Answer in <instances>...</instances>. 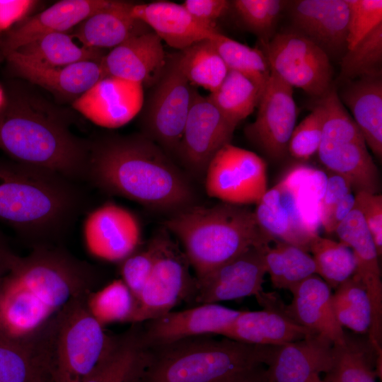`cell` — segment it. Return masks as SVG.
<instances>
[{
	"label": "cell",
	"instance_id": "cell-28",
	"mask_svg": "<svg viewBox=\"0 0 382 382\" xmlns=\"http://www.w3.org/2000/svg\"><path fill=\"white\" fill-rule=\"evenodd\" d=\"M292 301L287 311L301 325L332 344L344 340L345 332L337 321L331 303V288L316 274L290 290Z\"/></svg>",
	"mask_w": 382,
	"mask_h": 382
},
{
	"label": "cell",
	"instance_id": "cell-17",
	"mask_svg": "<svg viewBox=\"0 0 382 382\" xmlns=\"http://www.w3.org/2000/svg\"><path fill=\"white\" fill-rule=\"evenodd\" d=\"M340 242L352 251L354 274L364 286L371 305V325L367 335L374 350L382 354V282L378 253L361 212L356 207L335 229Z\"/></svg>",
	"mask_w": 382,
	"mask_h": 382
},
{
	"label": "cell",
	"instance_id": "cell-55",
	"mask_svg": "<svg viewBox=\"0 0 382 382\" xmlns=\"http://www.w3.org/2000/svg\"><path fill=\"white\" fill-rule=\"evenodd\" d=\"M6 105V98L2 88L0 86V112H1Z\"/></svg>",
	"mask_w": 382,
	"mask_h": 382
},
{
	"label": "cell",
	"instance_id": "cell-16",
	"mask_svg": "<svg viewBox=\"0 0 382 382\" xmlns=\"http://www.w3.org/2000/svg\"><path fill=\"white\" fill-rule=\"evenodd\" d=\"M86 247L93 256L109 262H122L140 246L141 228L129 210L108 202L86 216L83 226Z\"/></svg>",
	"mask_w": 382,
	"mask_h": 382
},
{
	"label": "cell",
	"instance_id": "cell-51",
	"mask_svg": "<svg viewBox=\"0 0 382 382\" xmlns=\"http://www.w3.org/2000/svg\"><path fill=\"white\" fill-rule=\"evenodd\" d=\"M355 207V197L349 193L333 208L326 220L321 224L327 233H335L339 224L348 216Z\"/></svg>",
	"mask_w": 382,
	"mask_h": 382
},
{
	"label": "cell",
	"instance_id": "cell-25",
	"mask_svg": "<svg viewBox=\"0 0 382 382\" xmlns=\"http://www.w3.org/2000/svg\"><path fill=\"white\" fill-rule=\"evenodd\" d=\"M296 27L328 54L347 47L349 6L347 0H301L291 11Z\"/></svg>",
	"mask_w": 382,
	"mask_h": 382
},
{
	"label": "cell",
	"instance_id": "cell-36",
	"mask_svg": "<svg viewBox=\"0 0 382 382\" xmlns=\"http://www.w3.org/2000/svg\"><path fill=\"white\" fill-rule=\"evenodd\" d=\"M260 96V90L250 79L228 70L220 86L207 98L228 121L237 126L253 112Z\"/></svg>",
	"mask_w": 382,
	"mask_h": 382
},
{
	"label": "cell",
	"instance_id": "cell-13",
	"mask_svg": "<svg viewBox=\"0 0 382 382\" xmlns=\"http://www.w3.org/2000/svg\"><path fill=\"white\" fill-rule=\"evenodd\" d=\"M210 197L236 205L257 204L267 192V164L255 153L231 144L222 147L204 175Z\"/></svg>",
	"mask_w": 382,
	"mask_h": 382
},
{
	"label": "cell",
	"instance_id": "cell-30",
	"mask_svg": "<svg viewBox=\"0 0 382 382\" xmlns=\"http://www.w3.org/2000/svg\"><path fill=\"white\" fill-rule=\"evenodd\" d=\"M132 3L112 1L105 8L78 25L73 37L83 47L103 50L114 48L127 40L151 30L131 14Z\"/></svg>",
	"mask_w": 382,
	"mask_h": 382
},
{
	"label": "cell",
	"instance_id": "cell-4",
	"mask_svg": "<svg viewBox=\"0 0 382 382\" xmlns=\"http://www.w3.org/2000/svg\"><path fill=\"white\" fill-rule=\"evenodd\" d=\"M164 226L180 242L197 280L248 249L275 241L261 229L250 209L222 202L176 212Z\"/></svg>",
	"mask_w": 382,
	"mask_h": 382
},
{
	"label": "cell",
	"instance_id": "cell-22",
	"mask_svg": "<svg viewBox=\"0 0 382 382\" xmlns=\"http://www.w3.org/2000/svg\"><path fill=\"white\" fill-rule=\"evenodd\" d=\"M332 345L326 337L310 333L298 341L265 345L264 365L272 382H306L312 374L330 369Z\"/></svg>",
	"mask_w": 382,
	"mask_h": 382
},
{
	"label": "cell",
	"instance_id": "cell-9",
	"mask_svg": "<svg viewBox=\"0 0 382 382\" xmlns=\"http://www.w3.org/2000/svg\"><path fill=\"white\" fill-rule=\"evenodd\" d=\"M324 109L322 140L318 151L330 173L346 178L352 191L378 194L379 173L356 123L332 86L320 98Z\"/></svg>",
	"mask_w": 382,
	"mask_h": 382
},
{
	"label": "cell",
	"instance_id": "cell-23",
	"mask_svg": "<svg viewBox=\"0 0 382 382\" xmlns=\"http://www.w3.org/2000/svg\"><path fill=\"white\" fill-rule=\"evenodd\" d=\"M167 61L162 40L152 30L132 37L112 48L101 60L106 76L153 87Z\"/></svg>",
	"mask_w": 382,
	"mask_h": 382
},
{
	"label": "cell",
	"instance_id": "cell-43",
	"mask_svg": "<svg viewBox=\"0 0 382 382\" xmlns=\"http://www.w3.org/2000/svg\"><path fill=\"white\" fill-rule=\"evenodd\" d=\"M166 233L167 231L158 232L144 248L137 250L122 261V280L137 303L154 267Z\"/></svg>",
	"mask_w": 382,
	"mask_h": 382
},
{
	"label": "cell",
	"instance_id": "cell-50",
	"mask_svg": "<svg viewBox=\"0 0 382 382\" xmlns=\"http://www.w3.org/2000/svg\"><path fill=\"white\" fill-rule=\"evenodd\" d=\"M36 3L33 0H0V34L25 18Z\"/></svg>",
	"mask_w": 382,
	"mask_h": 382
},
{
	"label": "cell",
	"instance_id": "cell-31",
	"mask_svg": "<svg viewBox=\"0 0 382 382\" xmlns=\"http://www.w3.org/2000/svg\"><path fill=\"white\" fill-rule=\"evenodd\" d=\"M340 100L352 112L366 145L382 156V81L381 76L357 79L342 91Z\"/></svg>",
	"mask_w": 382,
	"mask_h": 382
},
{
	"label": "cell",
	"instance_id": "cell-11",
	"mask_svg": "<svg viewBox=\"0 0 382 382\" xmlns=\"http://www.w3.org/2000/svg\"><path fill=\"white\" fill-rule=\"evenodd\" d=\"M152 88L143 117V134L171 157L180 141L195 90L182 72L178 53L167 57Z\"/></svg>",
	"mask_w": 382,
	"mask_h": 382
},
{
	"label": "cell",
	"instance_id": "cell-8",
	"mask_svg": "<svg viewBox=\"0 0 382 382\" xmlns=\"http://www.w3.org/2000/svg\"><path fill=\"white\" fill-rule=\"evenodd\" d=\"M326 180L323 172L313 168L290 169L256 204L253 212L261 229L309 253L311 240L318 235Z\"/></svg>",
	"mask_w": 382,
	"mask_h": 382
},
{
	"label": "cell",
	"instance_id": "cell-32",
	"mask_svg": "<svg viewBox=\"0 0 382 382\" xmlns=\"http://www.w3.org/2000/svg\"><path fill=\"white\" fill-rule=\"evenodd\" d=\"M379 357L367 335L345 332L344 340L332 345V364L325 373L328 382H376Z\"/></svg>",
	"mask_w": 382,
	"mask_h": 382
},
{
	"label": "cell",
	"instance_id": "cell-19",
	"mask_svg": "<svg viewBox=\"0 0 382 382\" xmlns=\"http://www.w3.org/2000/svg\"><path fill=\"white\" fill-rule=\"evenodd\" d=\"M242 311L217 303L197 305L180 311H169L141 323L142 336L148 347L199 335H221Z\"/></svg>",
	"mask_w": 382,
	"mask_h": 382
},
{
	"label": "cell",
	"instance_id": "cell-41",
	"mask_svg": "<svg viewBox=\"0 0 382 382\" xmlns=\"http://www.w3.org/2000/svg\"><path fill=\"white\" fill-rule=\"evenodd\" d=\"M87 306L102 325L117 323H132L137 302L122 279L114 280L103 288L88 294Z\"/></svg>",
	"mask_w": 382,
	"mask_h": 382
},
{
	"label": "cell",
	"instance_id": "cell-46",
	"mask_svg": "<svg viewBox=\"0 0 382 382\" xmlns=\"http://www.w3.org/2000/svg\"><path fill=\"white\" fill-rule=\"evenodd\" d=\"M349 14L347 50L382 23L381 0H347Z\"/></svg>",
	"mask_w": 382,
	"mask_h": 382
},
{
	"label": "cell",
	"instance_id": "cell-15",
	"mask_svg": "<svg viewBox=\"0 0 382 382\" xmlns=\"http://www.w3.org/2000/svg\"><path fill=\"white\" fill-rule=\"evenodd\" d=\"M257 107L256 119L245 127V134L269 157L282 159L297 117L293 88L271 72Z\"/></svg>",
	"mask_w": 382,
	"mask_h": 382
},
{
	"label": "cell",
	"instance_id": "cell-52",
	"mask_svg": "<svg viewBox=\"0 0 382 382\" xmlns=\"http://www.w3.org/2000/svg\"><path fill=\"white\" fill-rule=\"evenodd\" d=\"M216 382H272L263 364L254 366L224 377Z\"/></svg>",
	"mask_w": 382,
	"mask_h": 382
},
{
	"label": "cell",
	"instance_id": "cell-27",
	"mask_svg": "<svg viewBox=\"0 0 382 382\" xmlns=\"http://www.w3.org/2000/svg\"><path fill=\"white\" fill-rule=\"evenodd\" d=\"M6 57L11 68L20 76L64 96L79 97L105 76L101 61H83L64 66H50L16 51Z\"/></svg>",
	"mask_w": 382,
	"mask_h": 382
},
{
	"label": "cell",
	"instance_id": "cell-56",
	"mask_svg": "<svg viewBox=\"0 0 382 382\" xmlns=\"http://www.w3.org/2000/svg\"><path fill=\"white\" fill-rule=\"evenodd\" d=\"M306 382H328L324 379H321L319 374H312L306 381Z\"/></svg>",
	"mask_w": 382,
	"mask_h": 382
},
{
	"label": "cell",
	"instance_id": "cell-5",
	"mask_svg": "<svg viewBox=\"0 0 382 382\" xmlns=\"http://www.w3.org/2000/svg\"><path fill=\"white\" fill-rule=\"evenodd\" d=\"M20 101L0 112V149L13 161L86 180L90 142L72 134L61 120Z\"/></svg>",
	"mask_w": 382,
	"mask_h": 382
},
{
	"label": "cell",
	"instance_id": "cell-37",
	"mask_svg": "<svg viewBox=\"0 0 382 382\" xmlns=\"http://www.w3.org/2000/svg\"><path fill=\"white\" fill-rule=\"evenodd\" d=\"M331 303L338 323L356 334L367 335L371 325V305L366 290L356 276L339 284L332 294Z\"/></svg>",
	"mask_w": 382,
	"mask_h": 382
},
{
	"label": "cell",
	"instance_id": "cell-10",
	"mask_svg": "<svg viewBox=\"0 0 382 382\" xmlns=\"http://www.w3.org/2000/svg\"><path fill=\"white\" fill-rule=\"evenodd\" d=\"M261 44L271 72L287 85L318 98L332 87L328 54L305 35L279 33Z\"/></svg>",
	"mask_w": 382,
	"mask_h": 382
},
{
	"label": "cell",
	"instance_id": "cell-49",
	"mask_svg": "<svg viewBox=\"0 0 382 382\" xmlns=\"http://www.w3.org/2000/svg\"><path fill=\"white\" fill-rule=\"evenodd\" d=\"M183 6L195 18L216 25V21L229 10L231 1L227 0H185Z\"/></svg>",
	"mask_w": 382,
	"mask_h": 382
},
{
	"label": "cell",
	"instance_id": "cell-12",
	"mask_svg": "<svg viewBox=\"0 0 382 382\" xmlns=\"http://www.w3.org/2000/svg\"><path fill=\"white\" fill-rule=\"evenodd\" d=\"M184 253L169 236H165L154 267L141 293L131 323L161 316L180 301L192 304L197 280L190 273Z\"/></svg>",
	"mask_w": 382,
	"mask_h": 382
},
{
	"label": "cell",
	"instance_id": "cell-24",
	"mask_svg": "<svg viewBox=\"0 0 382 382\" xmlns=\"http://www.w3.org/2000/svg\"><path fill=\"white\" fill-rule=\"evenodd\" d=\"M131 14L145 23L162 42L180 51L211 39L220 32L216 25L195 18L182 4L168 1L133 4Z\"/></svg>",
	"mask_w": 382,
	"mask_h": 382
},
{
	"label": "cell",
	"instance_id": "cell-47",
	"mask_svg": "<svg viewBox=\"0 0 382 382\" xmlns=\"http://www.w3.org/2000/svg\"><path fill=\"white\" fill-rule=\"evenodd\" d=\"M355 207L361 212L375 243L378 255L382 253V196L367 192L355 193Z\"/></svg>",
	"mask_w": 382,
	"mask_h": 382
},
{
	"label": "cell",
	"instance_id": "cell-45",
	"mask_svg": "<svg viewBox=\"0 0 382 382\" xmlns=\"http://www.w3.org/2000/svg\"><path fill=\"white\" fill-rule=\"evenodd\" d=\"M324 109L319 102L296 127L290 137L288 152L298 159L306 160L318 153L323 134Z\"/></svg>",
	"mask_w": 382,
	"mask_h": 382
},
{
	"label": "cell",
	"instance_id": "cell-33",
	"mask_svg": "<svg viewBox=\"0 0 382 382\" xmlns=\"http://www.w3.org/2000/svg\"><path fill=\"white\" fill-rule=\"evenodd\" d=\"M265 245L267 273L274 288L290 291L296 284L316 274V264L308 252L294 245L275 240Z\"/></svg>",
	"mask_w": 382,
	"mask_h": 382
},
{
	"label": "cell",
	"instance_id": "cell-21",
	"mask_svg": "<svg viewBox=\"0 0 382 382\" xmlns=\"http://www.w3.org/2000/svg\"><path fill=\"white\" fill-rule=\"evenodd\" d=\"M257 300L263 309L242 311L223 337L250 345L276 346L313 333L299 324L270 293L264 292Z\"/></svg>",
	"mask_w": 382,
	"mask_h": 382
},
{
	"label": "cell",
	"instance_id": "cell-26",
	"mask_svg": "<svg viewBox=\"0 0 382 382\" xmlns=\"http://www.w3.org/2000/svg\"><path fill=\"white\" fill-rule=\"evenodd\" d=\"M112 1L62 0L27 18L8 31L2 41L6 56L45 35L66 33L93 13L107 8Z\"/></svg>",
	"mask_w": 382,
	"mask_h": 382
},
{
	"label": "cell",
	"instance_id": "cell-6",
	"mask_svg": "<svg viewBox=\"0 0 382 382\" xmlns=\"http://www.w3.org/2000/svg\"><path fill=\"white\" fill-rule=\"evenodd\" d=\"M88 295L71 300L29 337L53 382H83L112 342L90 312Z\"/></svg>",
	"mask_w": 382,
	"mask_h": 382
},
{
	"label": "cell",
	"instance_id": "cell-40",
	"mask_svg": "<svg viewBox=\"0 0 382 382\" xmlns=\"http://www.w3.org/2000/svg\"><path fill=\"white\" fill-rule=\"evenodd\" d=\"M44 369L30 338L0 333V382H33Z\"/></svg>",
	"mask_w": 382,
	"mask_h": 382
},
{
	"label": "cell",
	"instance_id": "cell-7",
	"mask_svg": "<svg viewBox=\"0 0 382 382\" xmlns=\"http://www.w3.org/2000/svg\"><path fill=\"white\" fill-rule=\"evenodd\" d=\"M207 335L149 347L141 382H216L239 371L264 365L265 345Z\"/></svg>",
	"mask_w": 382,
	"mask_h": 382
},
{
	"label": "cell",
	"instance_id": "cell-44",
	"mask_svg": "<svg viewBox=\"0 0 382 382\" xmlns=\"http://www.w3.org/2000/svg\"><path fill=\"white\" fill-rule=\"evenodd\" d=\"M245 25L265 41L283 8L279 0H235L231 2Z\"/></svg>",
	"mask_w": 382,
	"mask_h": 382
},
{
	"label": "cell",
	"instance_id": "cell-48",
	"mask_svg": "<svg viewBox=\"0 0 382 382\" xmlns=\"http://www.w3.org/2000/svg\"><path fill=\"white\" fill-rule=\"evenodd\" d=\"M352 191L350 183L342 175L333 173L327 175L325 189L320 204V226L335 205Z\"/></svg>",
	"mask_w": 382,
	"mask_h": 382
},
{
	"label": "cell",
	"instance_id": "cell-57",
	"mask_svg": "<svg viewBox=\"0 0 382 382\" xmlns=\"http://www.w3.org/2000/svg\"><path fill=\"white\" fill-rule=\"evenodd\" d=\"M4 277H0V310H1V286H2V281ZM0 333H4L1 329V320H0Z\"/></svg>",
	"mask_w": 382,
	"mask_h": 382
},
{
	"label": "cell",
	"instance_id": "cell-42",
	"mask_svg": "<svg viewBox=\"0 0 382 382\" xmlns=\"http://www.w3.org/2000/svg\"><path fill=\"white\" fill-rule=\"evenodd\" d=\"M382 23L347 50L341 62V77L345 79L381 76Z\"/></svg>",
	"mask_w": 382,
	"mask_h": 382
},
{
	"label": "cell",
	"instance_id": "cell-53",
	"mask_svg": "<svg viewBox=\"0 0 382 382\" xmlns=\"http://www.w3.org/2000/svg\"><path fill=\"white\" fill-rule=\"evenodd\" d=\"M19 257L12 251L0 231V277H4L12 270Z\"/></svg>",
	"mask_w": 382,
	"mask_h": 382
},
{
	"label": "cell",
	"instance_id": "cell-39",
	"mask_svg": "<svg viewBox=\"0 0 382 382\" xmlns=\"http://www.w3.org/2000/svg\"><path fill=\"white\" fill-rule=\"evenodd\" d=\"M309 252L316 264V274L330 287L351 277L356 271V260L352 250L345 243L316 236L309 245Z\"/></svg>",
	"mask_w": 382,
	"mask_h": 382
},
{
	"label": "cell",
	"instance_id": "cell-18",
	"mask_svg": "<svg viewBox=\"0 0 382 382\" xmlns=\"http://www.w3.org/2000/svg\"><path fill=\"white\" fill-rule=\"evenodd\" d=\"M265 245L252 247L202 279H197L192 304L216 303L245 296H260L264 292L262 284L267 273L264 259Z\"/></svg>",
	"mask_w": 382,
	"mask_h": 382
},
{
	"label": "cell",
	"instance_id": "cell-29",
	"mask_svg": "<svg viewBox=\"0 0 382 382\" xmlns=\"http://www.w3.org/2000/svg\"><path fill=\"white\" fill-rule=\"evenodd\" d=\"M149 364L141 323L114 336L108 351L83 382H141Z\"/></svg>",
	"mask_w": 382,
	"mask_h": 382
},
{
	"label": "cell",
	"instance_id": "cell-58",
	"mask_svg": "<svg viewBox=\"0 0 382 382\" xmlns=\"http://www.w3.org/2000/svg\"></svg>",
	"mask_w": 382,
	"mask_h": 382
},
{
	"label": "cell",
	"instance_id": "cell-2",
	"mask_svg": "<svg viewBox=\"0 0 382 382\" xmlns=\"http://www.w3.org/2000/svg\"><path fill=\"white\" fill-rule=\"evenodd\" d=\"M95 268L64 248L33 247L3 278L0 320L3 332L28 338L71 300L93 291Z\"/></svg>",
	"mask_w": 382,
	"mask_h": 382
},
{
	"label": "cell",
	"instance_id": "cell-54",
	"mask_svg": "<svg viewBox=\"0 0 382 382\" xmlns=\"http://www.w3.org/2000/svg\"><path fill=\"white\" fill-rule=\"evenodd\" d=\"M33 382H53L50 374L46 369L42 370Z\"/></svg>",
	"mask_w": 382,
	"mask_h": 382
},
{
	"label": "cell",
	"instance_id": "cell-20",
	"mask_svg": "<svg viewBox=\"0 0 382 382\" xmlns=\"http://www.w3.org/2000/svg\"><path fill=\"white\" fill-rule=\"evenodd\" d=\"M141 84L106 76L74 101L73 108L93 123L105 128L130 122L144 105Z\"/></svg>",
	"mask_w": 382,
	"mask_h": 382
},
{
	"label": "cell",
	"instance_id": "cell-38",
	"mask_svg": "<svg viewBox=\"0 0 382 382\" xmlns=\"http://www.w3.org/2000/svg\"><path fill=\"white\" fill-rule=\"evenodd\" d=\"M228 70L235 71L250 79L261 95L271 70L261 49L250 47L223 35L221 32L210 39Z\"/></svg>",
	"mask_w": 382,
	"mask_h": 382
},
{
	"label": "cell",
	"instance_id": "cell-14",
	"mask_svg": "<svg viewBox=\"0 0 382 382\" xmlns=\"http://www.w3.org/2000/svg\"><path fill=\"white\" fill-rule=\"evenodd\" d=\"M236 125L228 121L208 99L195 88L192 105L175 156L185 173L204 178L215 154L231 144Z\"/></svg>",
	"mask_w": 382,
	"mask_h": 382
},
{
	"label": "cell",
	"instance_id": "cell-3",
	"mask_svg": "<svg viewBox=\"0 0 382 382\" xmlns=\"http://www.w3.org/2000/svg\"><path fill=\"white\" fill-rule=\"evenodd\" d=\"M87 204L78 182L49 169L0 161V221L33 247L62 239Z\"/></svg>",
	"mask_w": 382,
	"mask_h": 382
},
{
	"label": "cell",
	"instance_id": "cell-34",
	"mask_svg": "<svg viewBox=\"0 0 382 382\" xmlns=\"http://www.w3.org/2000/svg\"><path fill=\"white\" fill-rule=\"evenodd\" d=\"M72 35L66 33L45 35L16 50L40 64L64 66L83 61H101L103 50L78 45ZM14 52V51H13Z\"/></svg>",
	"mask_w": 382,
	"mask_h": 382
},
{
	"label": "cell",
	"instance_id": "cell-1",
	"mask_svg": "<svg viewBox=\"0 0 382 382\" xmlns=\"http://www.w3.org/2000/svg\"><path fill=\"white\" fill-rule=\"evenodd\" d=\"M86 180L103 192L175 213L197 204L190 177L143 134L90 142Z\"/></svg>",
	"mask_w": 382,
	"mask_h": 382
},
{
	"label": "cell",
	"instance_id": "cell-35",
	"mask_svg": "<svg viewBox=\"0 0 382 382\" xmlns=\"http://www.w3.org/2000/svg\"><path fill=\"white\" fill-rule=\"evenodd\" d=\"M178 53L182 72L190 83L210 93L220 86L228 71L210 39L199 41Z\"/></svg>",
	"mask_w": 382,
	"mask_h": 382
}]
</instances>
